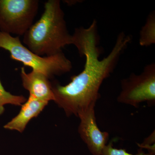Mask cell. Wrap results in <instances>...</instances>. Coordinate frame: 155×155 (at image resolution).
Masks as SVG:
<instances>
[{"label":"cell","mask_w":155,"mask_h":155,"mask_svg":"<svg viewBox=\"0 0 155 155\" xmlns=\"http://www.w3.org/2000/svg\"><path fill=\"white\" fill-rule=\"evenodd\" d=\"M26 100L27 99L23 96L12 94L6 91L0 80V116L5 112L6 105L21 106Z\"/></svg>","instance_id":"obj_10"},{"label":"cell","mask_w":155,"mask_h":155,"mask_svg":"<svg viewBox=\"0 0 155 155\" xmlns=\"http://www.w3.org/2000/svg\"><path fill=\"white\" fill-rule=\"evenodd\" d=\"M131 39L129 35L119 33L110 52L101 60L96 20L94 19L87 28H75L72 35V45L77 48L81 57H85L83 70L72 76L66 85L52 83L54 101L67 116H77L81 111L96 105L101 96L100 89L103 82L114 71Z\"/></svg>","instance_id":"obj_1"},{"label":"cell","mask_w":155,"mask_h":155,"mask_svg":"<svg viewBox=\"0 0 155 155\" xmlns=\"http://www.w3.org/2000/svg\"><path fill=\"white\" fill-rule=\"evenodd\" d=\"M155 43V12H150L140 32L139 44L149 47Z\"/></svg>","instance_id":"obj_9"},{"label":"cell","mask_w":155,"mask_h":155,"mask_svg":"<svg viewBox=\"0 0 155 155\" xmlns=\"http://www.w3.org/2000/svg\"><path fill=\"white\" fill-rule=\"evenodd\" d=\"M0 48L8 51L11 59L42 73L48 78L69 72L72 68L71 61L63 51L54 55L39 56L22 44L19 36L13 37L0 31Z\"/></svg>","instance_id":"obj_3"},{"label":"cell","mask_w":155,"mask_h":155,"mask_svg":"<svg viewBox=\"0 0 155 155\" xmlns=\"http://www.w3.org/2000/svg\"><path fill=\"white\" fill-rule=\"evenodd\" d=\"M118 102L138 107L141 103L155 104V64L146 65L140 74L132 73L121 82Z\"/></svg>","instance_id":"obj_5"},{"label":"cell","mask_w":155,"mask_h":155,"mask_svg":"<svg viewBox=\"0 0 155 155\" xmlns=\"http://www.w3.org/2000/svg\"><path fill=\"white\" fill-rule=\"evenodd\" d=\"M38 0H0V31L24 35L33 24Z\"/></svg>","instance_id":"obj_4"},{"label":"cell","mask_w":155,"mask_h":155,"mask_svg":"<svg viewBox=\"0 0 155 155\" xmlns=\"http://www.w3.org/2000/svg\"><path fill=\"white\" fill-rule=\"evenodd\" d=\"M48 104L47 102L37 99L29 95L26 101L21 106L19 114L4 125V128L22 133L31 120L37 117Z\"/></svg>","instance_id":"obj_8"},{"label":"cell","mask_w":155,"mask_h":155,"mask_svg":"<svg viewBox=\"0 0 155 155\" xmlns=\"http://www.w3.org/2000/svg\"><path fill=\"white\" fill-rule=\"evenodd\" d=\"M103 155H155V153H145L141 149L138 151L137 153H130L125 149H118L114 147L112 141H110L106 145L103 151Z\"/></svg>","instance_id":"obj_11"},{"label":"cell","mask_w":155,"mask_h":155,"mask_svg":"<svg viewBox=\"0 0 155 155\" xmlns=\"http://www.w3.org/2000/svg\"><path fill=\"white\" fill-rule=\"evenodd\" d=\"M20 76L22 86L29 92V95L48 103L50 101H54L52 84L46 76L32 70L27 73L24 67H22Z\"/></svg>","instance_id":"obj_7"},{"label":"cell","mask_w":155,"mask_h":155,"mask_svg":"<svg viewBox=\"0 0 155 155\" xmlns=\"http://www.w3.org/2000/svg\"><path fill=\"white\" fill-rule=\"evenodd\" d=\"M23 43L39 56L54 55L72 45L64 13L59 0H48L40 18L23 35Z\"/></svg>","instance_id":"obj_2"},{"label":"cell","mask_w":155,"mask_h":155,"mask_svg":"<svg viewBox=\"0 0 155 155\" xmlns=\"http://www.w3.org/2000/svg\"><path fill=\"white\" fill-rule=\"evenodd\" d=\"M95 107L94 105L89 106L78 114L80 119L78 132L92 155H103L108 143L109 134L101 131L97 125Z\"/></svg>","instance_id":"obj_6"}]
</instances>
